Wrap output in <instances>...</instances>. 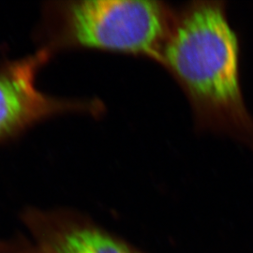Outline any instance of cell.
Returning <instances> with one entry per match:
<instances>
[{"instance_id":"cell-1","label":"cell","mask_w":253,"mask_h":253,"mask_svg":"<svg viewBox=\"0 0 253 253\" xmlns=\"http://www.w3.org/2000/svg\"><path fill=\"white\" fill-rule=\"evenodd\" d=\"M158 63L186 95L198 130L230 129L243 121L237 39L221 3L176 8Z\"/></svg>"},{"instance_id":"cell-3","label":"cell","mask_w":253,"mask_h":253,"mask_svg":"<svg viewBox=\"0 0 253 253\" xmlns=\"http://www.w3.org/2000/svg\"><path fill=\"white\" fill-rule=\"evenodd\" d=\"M52 55L42 48L23 59L0 65V142L58 115L82 113L98 117L103 113L104 105L97 99H59L37 88L38 73Z\"/></svg>"},{"instance_id":"cell-4","label":"cell","mask_w":253,"mask_h":253,"mask_svg":"<svg viewBox=\"0 0 253 253\" xmlns=\"http://www.w3.org/2000/svg\"><path fill=\"white\" fill-rule=\"evenodd\" d=\"M28 218L41 253H146L74 211L32 212Z\"/></svg>"},{"instance_id":"cell-2","label":"cell","mask_w":253,"mask_h":253,"mask_svg":"<svg viewBox=\"0 0 253 253\" xmlns=\"http://www.w3.org/2000/svg\"><path fill=\"white\" fill-rule=\"evenodd\" d=\"M163 1L79 0L48 3L42 39L51 54L95 49L158 63L175 15Z\"/></svg>"}]
</instances>
